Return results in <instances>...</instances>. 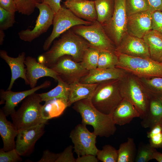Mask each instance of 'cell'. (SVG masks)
<instances>
[{"label": "cell", "instance_id": "6da1fadb", "mask_svg": "<svg viewBox=\"0 0 162 162\" xmlns=\"http://www.w3.org/2000/svg\"><path fill=\"white\" fill-rule=\"evenodd\" d=\"M54 40L51 47L38 58V61L50 68L60 57L71 56L76 62H81L85 50L91 46L89 43L75 33L71 28Z\"/></svg>", "mask_w": 162, "mask_h": 162}, {"label": "cell", "instance_id": "7a4b0ae2", "mask_svg": "<svg viewBox=\"0 0 162 162\" xmlns=\"http://www.w3.org/2000/svg\"><path fill=\"white\" fill-rule=\"evenodd\" d=\"M72 108L80 115L82 123L92 126L97 136L108 137L116 132V124L112 115L105 114L98 111L92 103L91 99L76 102Z\"/></svg>", "mask_w": 162, "mask_h": 162}, {"label": "cell", "instance_id": "3957f363", "mask_svg": "<svg viewBox=\"0 0 162 162\" xmlns=\"http://www.w3.org/2000/svg\"><path fill=\"white\" fill-rule=\"evenodd\" d=\"M115 52L118 59L116 67L142 79L162 77V62L150 57H134Z\"/></svg>", "mask_w": 162, "mask_h": 162}, {"label": "cell", "instance_id": "277c9868", "mask_svg": "<svg viewBox=\"0 0 162 162\" xmlns=\"http://www.w3.org/2000/svg\"><path fill=\"white\" fill-rule=\"evenodd\" d=\"M41 102L38 94L34 92L25 98L18 109L10 115L12 123L18 130L46 124L48 120L44 119L41 115Z\"/></svg>", "mask_w": 162, "mask_h": 162}, {"label": "cell", "instance_id": "5b68a950", "mask_svg": "<svg viewBox=\"0 0 162 162\" xmlns=\"http://www.w3.org/2000/svg\"><path fill=\"white\" fill-rule=\"evenodd\" d=\"M119 81L114 80L98 83L91 100L94 106L102 113L112 115L122 100L119 90Z\"/></svg>", "mask_w": 162, "mask_h": 162}, {"label": "cell", "instance_id": "8992f818", "mask_svg": "<svg viewBox=\"0 0 162 162\" xmlns=\"http://www.w3.org/2000/svg\"><path fill=\"white\" fill-rule=\"evenodd\" d=\"M127 76L120 80L121 94L123 99L127 100L135 107L142 119L148 111L149 96L136 79Z\"/></svg>", "mask_w": 162, "mask_h": 162}, {"label": "cell", "instance_id": "52a82bcc", "mask_svg": "<svg viewBox=\"0 0 162 162\" xmlns=\"http://www.w3.org/2000/svg\"><path fill=\"white\" fill-rule=\"evenodd\" d=\"M71 28L75 33L86 40L91 46L100 51L115 52V45L103 26L97 20L89 25H79Z\"/></svg>", "mask_w": 162, "mask_h": 162}, {"label": "cell", "instance_id": "ba28073f", "mask_svg": "<svg viewBox=\"0 0 162 162\" xmlns=\"http://www.w3.org/2000/svg\"><path fill=\"white\" fill-rule=\"evenodd\" d=\"M92 23L78 17L70 9L62 6L54 14L52 30L44 43L43 50H47L56 38L73 27L80 25H89Z\"/></svg>", "mask_w": 162, "mask_h": 162}, {"label": "cell", "instance_id": "9c48e42d", "mask_svg": "<svg viewBox=\"0 0 162 162\" xmlns=\"http://www.w3.org/2000/svg\"><path fill=\"white\" fill-rule=\"evenodd\" d=\"M114 9L110 19L103 26L108 36L116 47L127 34V20L126 0H114Z\"/></svg>", "mask_w": 162, "mask_h": 162}, {"label": "cell", "instance_id": "30bf717a", "mask_svg": "<svg viewBox=\"0 0 162 162\" xmlns=\"http://www.w3.org/2000/svg\"><path fill=\"white\" fill-rule=\"evenodd\" d=\"M97 136L90 131L86 125L79 124L71 130L69 137L74 145V152L78 156L90 154L96 156L98 149L96 145Z\"/></svg>", "mask_w": 162, "mask_h": 162}, {"label": "cell", "instance_id": "8fae6325", "mask_svg": "<svg viewBox=\"0 0 162 162\" xmlns=\"http://www.w3.org/2000/svg\"><path fill=\"white\" fill-rule=\"evenodd\" d=\"M50 68L54 70L62 80L69 85L80 82L89 71L83 67L81 62H76L68 55L60 57Z\"/></svg>", "mask_w": 162, "mask_h": 162}, {"label": "cell", "instance_id": "7c38bea8", "mask_svg": "<svg viewBox=\"0 0 162 162\" xmlns=\"http://www.w3.org/2000/svg\"><path fill=\"white\" fill-rule=\"evenodd\" d=\"M36 8L38 9L39 13L35 27L32 30L27 29L18 33L20 38L25 41L32 42L46 32L53 24L55 13L47 4L38 3Z\"/></svg>", "mask_w": 162, "mask_h": 162}, {"label": "cell", "instance_id": "4fadbf2b", "mask_svg": "<svg viewBox=\"0 0 162 162\" xmlns=\"http://www.w3.org/2000/svg\"><path fill=\"white\" fill-rule=\"evenodd\" d=\"M46 124L18 130L15 149L20 156H28L32 153L36 142L45 133Z\"/></svg>", "mask_w": 162, "mask_h": 162}, {"label": "cell", "instance_id": "5bb4252c", "mask_svg": "<svg viewBox=\"0 0 162 162\" xmlns=\"http://www.w3.org/2000/svg\"><path fill=\"white\" fill-rule=\"evenodd\" d=\"M50 85V82L46 80L34 88L24 91L14 92L1 89L0 104H5L2 109L3 112L7 116H10L15 112V108L18 104L26 97L40 89L47 88Z\"/></svg>", "mask_w": 162, "mask_h": 162}, {"label": "cell", "instance_id": "9a60e30c", "mask_svg": "<svg viewBox=\"0 0 162 162\" xmlns=\"http://www.w3.org/2000/svg\"><path fill=\"white\" fill-rule=\"evenodd\" d=\"M24 63L26 67L28 85L31 88L35 87L38 80L42 77H50L57 81L58 76L57 73L52 69L39 62L35 58L27 56Z\"/></svg>", "mask_w": 162, "mask_h": 162}, {"label": "cell", "instance_id": "2e32d148", "mask_svg": "<svg viewBox=\"0 0 162 162\" xmlns=\"http://www.w3.org/2000/svg\"><path fill=\"white\" fill-rule=\"evenodd\" d=\"M115 52L132 56L150 57L148 46L143 39L127 33L116 47Z\"/></svg>", "mask_w": 162, "mask_h": 162}, {"label": "cell", "instance_id": "e0dca14e", "mask_svg": "<svg viewBox=\"0 0 162 162\" xmlns=\"http://www.w3.org/2000/svg\"><path fill=\"white\" fill-rule=\"evenodd\" d=\"M151 11L148 10L128 17L126 31L129 34L143 39L152 30Z\"/></svg>", "mask_w": 162, "mask_h": 162}, {"label": "cell", "instance_id": "ac0fdd59", "mask_svg": "<svg viewBox=\"0 0 162 162\" xmlns=\"http://www.w3.org/2000/svg\"><path fill=\"white\" fill-rule=\"evenodd\" d=\"M126 72L115 67L107 69L96 68L89 70L88 73L82 78L80 82L83 83H98L111 80H121L126 76Z\"/></svg>", "mask_w": 162, "mask_h": 162}, {"label": "cell", "instance_id": "d6986e66", "mask_svg": "<svg viewBox=\"0 0 162 162\" xmlns=\"http://www.w3.org/2000/svg\"><path fill=\"white\" fill-rule=\"evenodd\" d=\"M0 56L8 64L11 71V80L7 90H11L15 81L19 78L23 79L25 84L28 85L26 77V70L24 63L26 53L22 52L17 57L14 58L8 56L6 51L0 50Z\"/></svg>", "mask_w": 162, "mask_h": 162}, {"label": "cell", "instance_id": "ffe728a7", "mask_svg": "<svg viewBox=\"0 0 162 162\" xmlns=\"http://www.w3.org/2000/svg\"><path fill=\"white\" fill-rule=\"evenodd\" d=\"M64 3L65 7L70 9L78 17L91 22L97 20V16L94 1L66 0Z\"/></svg>", "mask_w": 162, "mask_h": 162}, {"label": "cell", "instance_id": "44dd1931", "mask_svg": "<svg viewBox=\"0 0 162 162\" xmlns=\"http://www.w3.org/2000/svg\"><path fill=\"white\" fill-rule=\"evenodd\" d=\"M112 116L114 123L120 126L129 124L134 118L140 117L135 107L124 99L116 107Z\"/></svg>", "mask_w": 162, "mask_h": 162}, {"label": "cell", "instance_id": "7402d4cb", "mask_svg": "<svg viewBox=\"0 0 162 162\" xmlns=\"http://www.w3.org/2000/svg\"><path fill=\"white\" fill-rule=\"evenodd\" d=\"M6 116L0 109V135L3 142V149L8 151L15 148V138L18 130L13 123L8 120Z\"/></svg>", "mask_w": 162, "mask_h": 162}, {"label": "cell", "instance_id": "603a6c76", "mask_svg": "<svg viewBox=\"0 0 162 162\" xmlns=\"http://www.w3.org/2000/svg\"><path fill=\"white\" fill-rule=\"evenodd\" d=\"M98 85V83H83L80 82L69 85L68 106L82 99H91Z\"/></svg>", "mask_w": 162, "mask_h": 162}, {"label": "cell", "instance_id": "cb8c5ba5", "mask_svg": "<svg viewBox=\"0 0 162 162\" xmlns=\"http://www.w3.org/2000/svg\"><path fill=\"white\" fill-rule=\"evenodd\" d=\"M141 122L144 128H151L162 120V105L159 99L156 97H150L148 108Z\"/></svg>", "mask_w": 162, "mask_h": 162}, {"label": "cell", "instance_id": "d4e9b609", "mask_svg": "<svg viewBox=\"0 0 162 162\" xmlns=\"http://www.w3.org/2000/svg\"><path fill=\"white\" fill-rule=\"evenodd\" d=\"M148 46L150 57L158 62L162 60V35L159 32L151 30L143 38Z\"/></svg>", "mask_w": 162, "mask_h": 162}, {"label": "cell", "instance_id": "484cf974", "mask_svg": "<svg viewBox=\"0 0 162 162\" xmlns=\"http://www.w3.org/2000/svg\"><path fill=\"white\" fill-rule=\"evenodd\" d=\"M45 102L42 106L41 113L42 118L46 120L59 116L68 106V101L62 99H55Z\"/></svg>", "mask_w": 162, "mask_h": 162}, {"label": "cell", "instance_id": "4316f807", "mask_svg": "<svg viewBox=\"0 0 162 162\" xmlns=\"http://www.w3.org/2000/svg\"><path fill=\"white\" fill-rule=\"evenodd\" d=\"M97 20L102 26L111 18L114 9V0H95Z\"/></svg>", "mask_w": 162, "mask_h": 162}, {"label": "cell", "instance_id": "83f0119b", "mask_svg": "<svg viewBox=\"0 0 162 162\" xmlns=\"http://www.w3.org/2000/svg\"><path fill=\"white\" fill-rule=\"evenodd\" d=\"M58 84L54 88L45 93L38 94L42 101H46L55 99H62L68 101L69 85L58 76Z\"/></svg>", "mask_w": 162, "mask_h": 162}, {"label": "cell", "instance_id": "f1b7e54d", "mask_svg": "<svg viewBox=\"0 0 162 162\" xmlns=\"http://www.w3.org/2000/svg\"><path fill=\"white\" fill-rule=\"evenodd\" d=\"M137 151L134 139L128 138L126 142L120 144L118 150L117 162H135Z\"/></svg>", "mask_w": 162, "mask_h": 162}, {"label": "cell", "instance_id": "f546056e", "mask_svg": "<svg viewBox=\"0 0 162 162\" xmlns=\"http://www.w3.org/2000/svg\"><path fill=\"white\" fill-rule=\"evenodd\" d=\"M100 50L90 46L85 51L81 62L83 67L88 70L97 68Z\"/></svg>", "mask_w": 162, "mask_h": 162}, {"label": "cell", "instance_id": "4dcf8cb0", "mask_svg": "<svg viewBox=\"0 0 162 162\" xmlns=\"http://www.w3.org/2000/svg\"><path fill=\"white\" fill-rule=\"evenodd\" d=\"M118 62V57L115 52L100 51L97 68L107 69L116 67Z\"/></svg>", "mask_w": 162, "mask_h": 162}, {"label": "cell", "instance_id": "1f68e13d", "mask_svg": "<svg viewBox=\"0 0 162 162\" xmlns=\"http://www.w3.org/2000/svg\"><path fill=\"white\" fill-rule=\"evenodd\" d=\"M96 156L99 160L103 162H117L118 150L110 145H105L102 150L98 149Z\"/></svg>", "mask_w": 162, "mask_h": 162}, {"label": "cell", "instance_id": "d6a6232c", "mask_svg": "<svg viewBox=\"0 0 162 162\" xmlns=\"http://www.w3.org/2000/svg\"><path fill=\"white\" fill-rule=\"evenodd\" d=\"M127 17L135 14L149 10L146 0H126Z\"/></svg>", "mask_w": 162, "mask_h": 162}, {"label": "cell", "instance_id": "836d02e7", "mask_svg": "<svg viewBox=\"0 0 162 162\" xmlns=\"http://www.w3.org/2000/svg\"><path fill=\"white\" fill-rule=\"evenodd\" d=\"M147 133L149 143L155 148H162V127L161 122L152 128Z\"/></svg>", "mask_w": 162, "mask_h": 162}, {"label": "cell", "instance_id": "e575fe53", "mask_svg": "<svg viewBox=\"0 0 162 162\" xmlns=\"http://www.w3.org/2000/svg\"><path fill=\"white\" fill-rule=\"evenodd\" d=\"M156 149L149 143H140L137 151L136 162H147L153 159L154 153Z\"/></svg>", "mask_w": 162, "mask_h": 162}, {"label": "cell", "instance_id": "d590c367", "mask_svg": "<svg viewBox=\"0 0 162 162\" xmlns=\"http://www.w3.org/2000/svg\"><path fill=\"white\" fill-rule=\"evenodd\" d=\"M17 11L22 14L29 16L32 14L37 4L42 3V0H14Z\"/></svg>", "mask_w": 162, "mask_h": 162}, {"label": "cell", "instance_id": "8d00e7d4", "mask_svg": "<svg viewBox=\"0 0 162 162\" xmlns=\"http://www.w3.org/2000/svg\"><path fill=\"white\" fill-rule=\"evenodd\" d=\"M142 81L150 89L151 96L157 98L162 97V77H154L150 78H142Z\"/></svg>", "mask_w": 162, "mask_h": 162}, {"label": "cell", "instance_id": "74e56055", "mask_svg": "<svg viewBox=\"0 0 162 162\" xmlns=\"http://www.w3.org/2000/svg\"><path fill=\"white\" fill-rule=\"evenodd\" d=\"M15 14L0 7V30H6L13 26L15 22Z\"/></svg>", "mask_w": 162, "mask_h": 162}, {"label": "cell", "instance_id": "f35d334b", "mask_svg": "<svg viewBox=\"0 0 162 162\" xmlns=\"http://www.w3.org/2000/svg\"><path fill=\"white\" fill-rule=\"evenodd\" d=\"M15 148L8 151L3 149H0V162H19L22 161V159Z\"/></svg>", "mask_w": 162, "mask_h": 162}, {"label": "cell", "instance_id": "ab89813d", "mask_svg": "<svg viewBox=\"0 0 162 162\" xmlns=\"http://www.w3.org/2000/svg\"><path fill=\"white\" fill-rule=\"evenodd\" d=\"M73 148L72 145L67 146L62 152L59 153L56 162H76V158L74 157L73 152Z\"/></svg>", "mask_w": 162, "mask_h": 162}, {"label": "cell", "instance_id": "60d3db41", "mask_svg": "<svg viewBox=\"0 0 162 162\" xmlns=\"http://www.w3.org/2000/svg\"><path fill=\"white\" fill-rule=\"evenodd\" d=\"M151 16L152 30L159 32L162 29V11H152Z\"/></svg>", "mask_w": 162, "mask_h": 162}, {"label": "cell", "instance_id": "b9f144b4", "mask_svg": "<svg viewBox=\"0 0 162 162\" xmlns=\"http://www.w3.org/2000/svg\"><path fill=\"white\" fill-rule=\"evenodd\" d=\"M59 155V153L52 152L49 150L44 151L42 156L38 162H56Z\"/></svg>", "mask_w": 162, "mask_h": 162}, {"label": "cell", "instance_id": "7bdbcfd3", "mask_svg": "<svg viewBox=\"0 0 162 162\" xmlns=\"http://www.w3.org/2000/svg\"><path fill=\"white\" fill-rule=\"evenodd\" d=\"M0 7L9 12L17 11L14 0H0Z\"/></svg>", "mask_w": 162, "mask_h": 162}, {"label": "cell", "instance_id": "ee69618b", "mask_svg": "<svg viewBox=\"0 0 162 162\" xmlns=\"http://www.w3.org/2000/svg\"><path fill=\"white\" fill-rule=\"evenodd\" d=\"M61 0H42V3L47 4L55 13L62 8L60 4Z\"/></svg>", "mask_w": 162, "mask_h": 162}, {"label": "cell", "instance_id": "f6af8a7d", "mask_svg": "<svg viewBox=\"0 0 162 162\" xmlns=\"http://www.w3.org/2000/svg\"><path fill=\"white\" fill-rule=\"evenodd\" d=\"M151 11H162V0H146Z\"/></svg>", "mask_w": 162, "mask_h": 162}, {"label": "cell", "instance_id": "bcb514c9", "mask_svg": "<svg viewBox=\"0 0 162 162\" xmlns=\"http://www.w3.org/2000/svg\"><path fill=\"white\" fill-rule=\"evenodd\" d=\"M98 160L96 156L87 154L78 156L76 162H98Z\"/></svg>", "mask_w": 162, "mask_h": 162}, {"label": "cell", "instance_id": "7dc6e473", "mask_svg": "<svg viewBox=\"0 0 162 162\" xmlns=\"http://www.w3.org/2000/svg\"><path fill=\"white\" fill-rule=\"evenodd\" d=\"M153 158L158 162H162V153L158 152L156 149L154 153Z\"/></svg>", "mask_w": 162, "mask_h": 162}, {"label": "cell", "instance_id": "c3c4849f", "mask_svg": "<svg viewBox=\"0 0 162 162\" xmlns=\"http://www.w3.org/2000/svg\"><path fill=\"white\" fill-rule=\"evenodd\" d=\"M5 34L3 30H0V45H2L4 40Z\"/></svg>", "mask_w": 162, "mask_h": 162}, {"label": "cell", "instance_id": "681fc988", "mask_svg": "<svg viewBox=\"0 0 162 162\" xmlns=\"http://www.w3.org/2000/svg\"><path fill=\"white\" fill-rule=\"evenodd\" d=\"M158 98L160 100L162 105V97H160Z\"/></svg>", "mask_w": 162, "mask_h": 162}, {"label": "cell", "instance_id": "f907efd6", "mask_svg": "<svg viewBox=\"0 0 162 162\" xmlns=\"http://www.w3.org/2000/svg\"><path fill=\"white\" fill-rule=\"evenodd\" d=\"M159 32L162 35V29Z\"/></svg>", "mask_w": 162, "mask_h": 162}, {"label": "cell", "instance_id": "816d5d0a", "mask_svg": "<svg viewBox=\"0 0 162 162\" xmlns=\"http://www.w3.org/2000/svg\"><path fill=\"white\" fill-rule=\"evenodd\" d=\"M161 126L162 127V120H161Z\"/></svg>", "mask_w": 162, "mask_h": 162}, {"label": "cell", "instance_id": "f5cc1de1", "mask_svg": "<svg viewBox=\"0 0 162 162\" xmlns=\"http://www.w3.org/2000/svg\"><path fill=\"white\" fill-rule=\"evenodd\" d=\"M89 0L92 1H94L95 0Z\"/></svg>", "mask_w": 162, "mask_h": 162}, {"label": "cell", "instance_id": "db71d44e", "mask_svg": "<svg viewBox=\"0 0 162 162\" xmlns=\"http://www.w3.org/2000/svg\"><path fill=\"white\" fill-rule=\"evenodd\" d=\"M66 1H71V0H66Z\"/></svg>", "mask_w": 162, "mask_h": 162}, {"label": "cell", "instance_id": "11a10c76", "mask_svg": "<svg viewBox=\"0 0 162 162\" xmlns=\"http://www.w3.org/2000/svg\"><path fill=\"white\" fill-rule=\"evenodd\" d=\"M161 62H162V60Z\"/></svg>", "mask_w": 162, "mask_h": 162}]
</instances>
